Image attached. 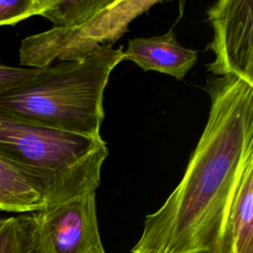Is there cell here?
Returning a JSON list of instances; mask_svg holds the SVG:
<instances>
[{
    "instance_id": "4",
    "label": "cell",
    "mask_w": 253,
    "mask_h": 253,
    "mask_svg": "<svg viewBox=\"0 0 253 253\" xmlns=\"http://www.w3.org/2000/svg\"><path fill=\"white\" fill-rule=\"evenodd\" d=\"M158 3L156 0H111L107 7L83 23L53 27L29 36L21 42L20 63L44 68L54 60H82L102 45H114L127 32L132 20Z\"/></svg>"
},
{
    "instance_id": "9",
    "label": "cell",
    "mask_w": 253,
    "mask_h": 253,
    "mask_svg": "<svg viewBox=\"0 0 253 253\" xmlns=\"http://www.w3.org/2000/svg\"><path fill=\"white\" fill-rule=\"evenodd\" d=\"M0 189L21 206L24 213L64 202L50 187L23 172L1 155Z\"/></svg>"
},
{
    "instance_id": "13",
    "label": "cell",
    "mask_w": 253,
    "mask_h": 253,
    "mask_svg": "<svg viewBox=\"0 0 253 253\" xmlns=\"http://www.w3.org/2000/svg\"><path fill=\"white\" fill-rule=\"evenodd\" d=\"M41 68H23L0 63V97L30 84Z\"/></svg>"
},
{
    "instance_id": "5",
    "label": "cell",
    "mask_w": 253,
    "mask_h": 253,
    "mask_svg": "<svg viewBox=\"0 0 253 253\" xmlns=\"http://www.w3.org/2000/svg\"><path fill=\"white\" fill-rule=\"evenodd\" d=\"M31 213L40 253H106L98 226L96 191Z\"/></svg>"
},
{
    "instance_id": "7",
    "label": "cell",
    "mask_w": 253,
    "mask_h": 253,
    "mask_svg": "<svg viewBox=\"0 0 253 253\" xmlns=\"http://www.w3.org/2000/svg\"><path fill=\"white\" fill-rule=\"evenodd\" d=\"M199 51L182 46L170 30L162 36L134 38L123 51V60L133 61L142 70H154L183 80L196 64Z\"/></svg>"
},
{
    "instance_id": "14",
    "label": "cell",
    "mask_w": 253,
    "mask_h": 253,
    "mask_svg": "<svg viewBox=\"0 0 253 253\" xmlns=\"http://www.w3.org/2000/svg\"><path fill=\"white\" fill-rule=\"evenodd\" d=\"M0 211L24 213L21 206L1 189H0Z\"/></svg>"
},
{
    "instance_id": "10",
    "label": "cell",
    "mask_w": 253,
    "mask_h": 253,
    "mask_svg": "<svg viewBox=\"0 0 253 253\" xmlns=\"http://www.w3.org/2000/svg\"><path fill=\"white\" fill-rule=\"evenodd\" d=\"M0 253H40L31 212L0 217Z\"/></svg>"
},
{
    "instance_id": "3",
    "label": "cell",
    "mask_w": 253,
    "mask_h": 253,
    "mask_svg": "<svg viewBox=\"0 0 253 253\" xmlns=\"http://www.w3.org/2000/svg\"><path fill=\"white\" fill-rule=\"evenodd\" d=\"M103 138L30 124L0 113V155L62 201L96 191L108 156Z\"/></svg>"
},
{
    "instance_id": "12",
    "label": "cell",
    "mask_w": 253,
    "mask_h": 253,
    "mask_svg": "<svg viewBox=\"0 0 253 253\" xmlns=\"http://www.w3.org/2000/svg\"><path fill=\"white\" fill-rule=\"evenodd\" d=\"M54 0L0 1V26H13L35 15H42Z\"/></svg>"
},
{
    "instance_id": "1",
    "label": "cell",
    "mask_w": 253,
    "mask_h": 253,
    "mask_svg": "<svg viewBox=\"0 0 253 253\" xmlns=\"http://www.w3.org/2000/svg\"><path fill=\"white\" fill-rule=\"evenodd\" d=\"M208 122L178 186L146 215L131 253H205L219 235L240 178L253 163V86L209 76Z\"/></svg>"
},
{
    "instance_id": "11",
    "label": "cell",
    "mask_w": 253,
    "mask_h": 253,
    "mask_svg": "<svg viewBox=\"0 0 253 253\" xmlns=\"http://www.w3.org/2000/svg\"><path fill=\"white\" fill-rule=\"evenodd\" d=\"M111 0H54L41 16L53 27H72L90 19L110 4Z\"/></svg>"
},
{
    "instance_id": "2",
    "label": "cell",
    "mask_w": 253,
    "mask_h": 253,
    "mask_svg": "<svg viewBox=\"0 0 253 253\" xmlns=\"http://www.w3.org/2000/svg\"><path fill=\"white\" fill-rule=\"evenodd\" d=\"M123 48L106 44L82 60L41 68L28 85L0 97V113L91 138H102L104 91Z\"/></svg>"
},
{
    "instance_id": "8",
    "label": "cell",
    "mask_w": 253,
    "mask_h": 253,
    "mask_svg": "<svg viewBox=\"0 0 253 253\" xmlns=\"http://www.w3.org/2000/svg\"><path fill=\"white\" fill-rule=\"evenodd\" d=\"M205 253H253V163L240 178L219 235Z\"/></svg>"
},
{
    "instance_id": "6",
    "label": "cell",
    "mask_w": 253,
    "mask_h": 253,
    "mask_svg": "<svg viewBox=\"0 0 253 253\" xmlns=\"http://www.w3.org/2000/svg\"><path fill=\"white\" fill-rule=\"evenodd\" d=\"M207 15L213 30L207 49L214 54L208 71L216 77L234 75L253 86V1L219 0Z\"/></svg>"
}]
</instances>
